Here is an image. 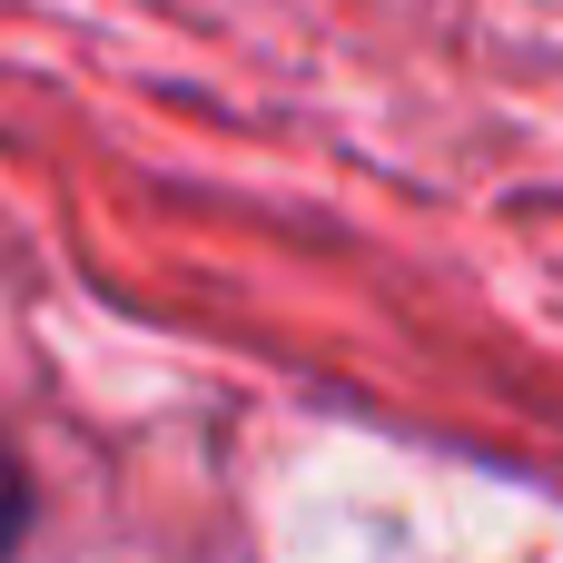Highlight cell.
<instances>
[{
	"label": "cell",
	"instance_id": "1",
	"mask_svg": "<svg viewBox=\"0 0 563 563\" xmlns=\"http://www.w3.org/2000/svg\"><path fill=\"white\" fill-rule=\"evenodd\" d=\"M10 534H20V475H10V455H0V554H10Z\"/></svg>",
	"mask_w": 563,
	"mask_h": 563
}]
</instances>
